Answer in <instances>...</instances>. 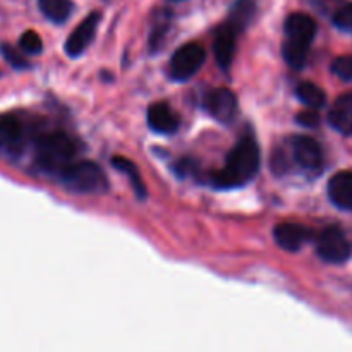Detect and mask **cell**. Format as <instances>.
Returning <instances> with one entry per match:
<instances>
[{
    "label": "cell",
    "instance_id": "6da1fadb",
    "mask_svg": "<svg viewBox=\"0 0 352 352\" xmlns=\"http://www.w3.org/2000/svg\"><path fill=\"white\" fill-rule=\"evenodd\" d=\"M260 170V148L254 138L246 136L227 155L222 170L213 174L215 188H241L253 181Z\"/></svg>",
    "mask_w": 352,
    "mask_h": 352
},
{
    "label": "cell",
    "instance_id": "7a4b0ae2",
    "mask_svg": "<svg viewBox=\"0 0 352 352\" xmlns=\"http://www.w3.org/2000/svg\"><path fill=\"white\" fill-rule=\"evenodd\" d=\"M287 40L282 45V55L292 69H302L309 54V45L316 36L315 19L305 12H294L284 24Z\"/></svg>",
    "mask_w": 352,
    "mask_h": 352
},
{
    "label": "cell",
    "instance_id": "3957f363",
    "mask_svg": "<svg viewBox=\"0 0 352 352\" xmlns=\"http://www.w3.org/2000/svg\"><path fill=\"white\" fill-rule=\"evenodd\" d=\"M78 151V144L65 133L45 134L36 143V164L48 174H58L69 165Z\"/></svg>",
    "mask_w": 352,
    "mask_h": 352
},
{
    "label": "cell",
    "instance_id": "277c9868",
    "mask_svg": "<svg viewBox=\"0 0 352 352\" xmlns=\"http://www.w3.org/2000/svg\"><path fill=\"white\" fill-rule=\"evenodd\" d=\"M58 177L65 189L82 195H96L107 191L109 188L105 172L93 162H76V164L71 162L58 172Z\"/></svg>",
    "mask_w": 352,
    "mask_h": 352
},
{
    "label": "cell",
    "instance_id": "5b68a950",
    "mask_svg": "<svg viewBox=\"0 0 352 352\" xmlns=\"http://www.w3.org/2000/svg\"><path fill=\"white\" fill-rule=\"evenodd\" d=\"M316 253L327 263H344L352 254V243L340 227H327L316 239Z\"/></svg>",
    "mask_w": 352,
    "mask_h": 352
},
{
    "label": "cell",
    "instance_id": "8992f818",
    "mask_svg": "<svg viewBox=\"0 0 352 352\" xmlns=\"http://www.w3.org/2000/svg\"><path fill=\"white\" fill-rule=\"evenodd\" d=\"M206 58L205 48L199 43H186L172 55L168 64V76L174 81H188L201 69Z\"/></svg>",
    "mask_w": 352,
    "mask_h": 352
},
{
    "label": "cell",
    "instance_id": "52a82bcc",
    "mask_svg": "<svg viewBox=\"0 0 352 352\" xmlns=\"http://www.w3.org/2000/svg\"><path fill=\"white\" fill-rule=\"evenodd\" d=\"M205 109L217 122L230 124L239 112V103L234 91L227 88H219L205 96Z\"/></svg>",
    "mask_w": 352,
    "mask_h": 352
},
{
    "label": "cell",
    "instance_id": "ba28073f",
    "mask_svg": "<svg viewBox=\"0 0 352 352\" xmlns=\"http://www.w3.org/2000/svg\"><path fill=\"white\" fill-rule=\"evenodd\" d=\"M100 21H102V14L93 12L72 31L71 36L67 38L64 45V50L69 57H79L89 47L100 26Z\"/></svg>",
    "mask_w": 352,
    "mask_h": 352
},
{
    "label": "cell",
    "instance_id": "9c48e42d",
    "mask_svg": "<svg viewBox=\"0 0 352 352\" xmlns=\"http://www.w3.org/2000/svg\"><path fill=\"white\" fill-rule=\"evenodd\" d=\"M292 157L294 162L305 170H320L323 165V151L318 141L309 136L292 138Z\"/></svg>",
    "mask_w": 352,
    "mask_h": 352
},
{
    "label": "cell",
    "instance_id": "30bf717a",
    "mask_svg": "<svg viewBox=\"0 0 352 352\" xmlns=\"http://www.w3.org/2000/svg\"><path fill=\"white\" fill-rule=\"evenodd\" d=\"M237 34H239V31L229 23L222 24V26L217 30L215 41H213V52H215L217 62H219V65L223 69V71H227L234 60V55H236Z\"/></svg>",
    "mask_w": 352,
    "mask_h": 352
},
{
    "label": "cell",
    "instance_id": "8fae6325",
    "mask_svg": "<svg viewBox=\"0 0 352 352\" xmlns=\"http://www.w3.org/2000/svg\"><path fill=\"white\" fill-rule=\"evenodd\" d=\"M275 243L285 251H291V253H296V251L301 250L306 244V241L309 239V232L306 227L299 226V223H278L274 230Z\"/></svg>",
    "mask_w": 352,
    "mask_h": 352
},
{
    "label": "cell",
    "instance_id": "7c38bea8",
    "mask_svg": "<svg viewBox=\"0 0 352 352\" xmlns=\"http://www.w3.org/2000/svg\"><path fill=\"white\" fill-rule=\"evenodd\" d=\"M329 198L337 208L352 212V172H337L329 181Z\"/></svg>",
    "mask_w": 352,
    "mask_h": 352
},
{
    "label": "cell",
    "instance_id": "4fadbf2b",
    "mask_svg": "<svg viewBox=\"0 0 352 352\" xmlns=\"http://www.w3.org/2000/svg\"><path fill=\"white\" fill-rule=\"evenodd\" d=\"M146 117L151 129L158 134H172L175 133L179 127L177 113L172 112V109L167 103H153V105L148 109Z\"/></svg>",
    "mask_w": 352,
    "mask_h": 352
},
{
    "label": "cell",
    "instance_id": "5bb4252c",
    "mask_svg": "<svg viewBox=\"0 0 352 352\" xmlns=\"http://www.w3.org/2000/svg\"><path fill=\"white\" fill-rule=\"evenodd\" d=\"M329 122L344 136L352 134V93L339 96L329 112Z\"/></svg>",
    "mask_w": 352,
    "mask_h": 352
},
{
    "label": "cell",
    "instance_id": "9a60e30c",
    "mask_svg": "<svg viewBox=\"0 0 352 352\" xmlns=\"http://www.w3.org/2000/svg\"><path fill=\"white\" fill-rule=\"evenodd\" d=\"M24 131L16 117H2L0 119V150L16 155L23 146Z\"/></svg>",
    "mask_w": 352,
    "mask_h": 352
},
{
    "label": "cell",
    "instance_id": "2e32d148",
    "mask_svg": "<svg viewBox=\"0 0 352 352\" xmlns=\"http://www.w3.org/2000/svg\"><path fill=\"white\" fill-rule=\"evenodd\" d=\"M254 12H256V3H254V0H237L232 6V9H230V16L227 23L232 24L241 33L253 21Z\"/></svg>",
    "mask_w": 352,
    "mask_h": 352
},
{
    "label": "cell",
    "instance_id": "e0dca14e",
    "mask_svg": "<svg viewBox=\"0 0 352 352\" xmlns=\"http://www.w3.org/2000/svg\"><path fill=\"white\" fill-rule=\"evenodd\" d=\"M40 9L47 19L60 24L71 17L74 6L71 0H40Z\"/></svg>",
    "mask_w": 352,
    "mask_h": 352
},
{
    "label": "cell",
    "instance_id": "ac0fdd59",
    "mask_svg": "<svg viewBox=\"0 0 352 352\" xmlns=\"http://www.w3.org/2000/svg\"><path fill=\"white\" fill-rule=\"evenodd\" d=\"M112 165L117 168V170H120L122 174L127 175V179L131 181V186H133V189H134V192H136L138 198L140 199L146 198V188H144L143 181H141L140 170H138V167L133 164V162L127 160V158H124V157H113Z\"/></svg>",
    "mask_w": 352,
    "mask_h": 352
},
{
    "label": "cell",
    "instance_id": "d6986e66",
    "mask_svg": "<svg viewBox=\"0 0 352 352\" xmlns=\"http://www.w3.org/2000/svg\"><path fill=\"white\" fill-rule=\"evenodd\" d=\"M296 93H298V98L309 109H322L327 102L325 91L313 82H301Z\"/></svg>",
    "mask_w": 352,
    "mask_h": 352
},
{
    "label": "cell",
    "instance_id": "ffe728a7",
    "mask_svg": "<svg viewBox=\"0 0 352 352\" xmlns=\"http://www.w3.org/2000/svg\"><path fill=\"white\" fill-rule=\"evenodd\" d=\"M332 21L336 24V28H339L340 31L352 34V2L340 6L336 10V14H333Z\"/></svg>",
    "mask_w": 352,
    "mask_h": 352
},
{
    "label": "cell",
    "instance_id": "44dd1931",
    "mask_svg": "<svg viewBox=\"0 0 352 352\" xmlns=\"http://www.w3.org/2000/svg\"><path fill=\"white\" fill-rule=\"evenodd\" d=\"M21 50L28 52V54H40L43 50V41L36 31H24L19 38Z\"/></svg>",
    "mask_w": 352,
    "mask_h": 352
},
{
    "label": "cell",
    "instance_id": "7402d4cb",
    "mask_svg": "<svg viewBox=\"0 0 352 352\" xmlns=\"http://www.w3.org/2000/svg\"><path fill=\"white\" fill-rule=\"evenodd\" d=\"M332 72L342 81H352V55H342L332 62Z\"/></svg>",
    "mask_w": 352,
    "mask_h": 352
},
{
    "label": "cell",
    "instance_id": "603a6c76",
    "mask_svg": "<svg viewBox=\"0 0 352 352\" xmlns=\"http://www.w3.org/2000/svg\"><path fill=\"white\" fill-rule=\"evenodd\" d=\"M2 54L3 57H6V60L9 62L10 65H14L16 69H24L28 65V62L24 60V57H21V55L17 54V50H14V48L9 47V45H3Z\"/></svg>",
    "mask_w": 352,
    "mask_h": 352
},
{
    "label": "cell",
    "instance_id": "cb8c5ba5",
    "mask_svg": "<svg viewBox=\"0 0 352 352\" xmlns=\"http://www.w3.org/2000/svg\"><path fill=\"white\" fill-rule=\"evenodd\" d=\"M296 120H298V124H301V126L305 127H315L320 124V116L315 112V109H311V110H305V112L298 113Z\"/></svg>",
    "mask_w": 352,
    "mask_h": 352
}]
</instances>
